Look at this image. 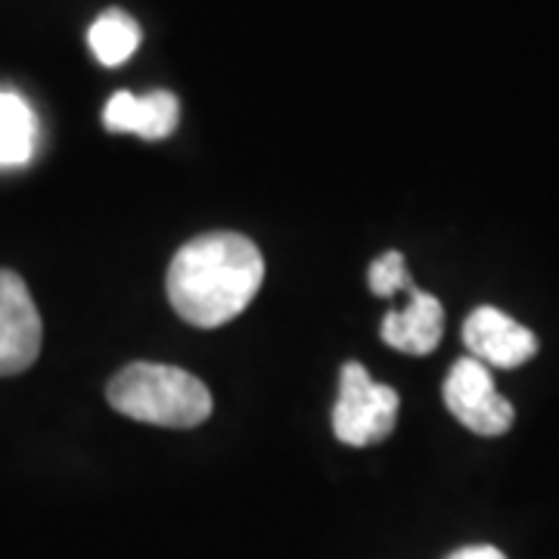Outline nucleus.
I'll return each instance as SVG.
<instances>
[{"label":"nucleus","mask_w":559,"mask_h":559,"mask_svg":"<svg viewBox=\"0 0 559 559\" xmlns=\"http://www.w3.org/2000/svg\"><path fill=\"white\" fill-rule=\"evenodd\" d=\"M261 283L264 259L259 246L234 230H215L180 246L165 286L180 318L215 330L249 308Z\"/></svg>","instance_id":"nucleus-1"},{"label":"nucleus","mask_w":559,"mask_h":559,"mask_svg":"<svg viewBox=\"0 0 559 559\" xmlns=\"http://www.w3.org/2000/svg\"><path fill=\"white\" fill-rule=\"evenodd\" d=\"M109 404L138 423L193 429L212 417V392L193 373L171 364H131L106 385Z\"/></svg>","instance_id":"nucleus-2"},{"label":"nucleus","mask_w":559,"mask_h":559,"mask_svg":"<svg viewBox=\"0 0 559 559\" xmlns=\"http://www.w3.org/2000/svg\"><path fill=\"white\" fill-rule=\"evenodd\" d=\"M399 423V392L370 380L367 367L348 360L340 373V401L333 407V432L348 448H370L392 436Z\"/></svg>","instance_id":"nucleus-3"},{"label":"nucleus","mask_w":559,"mask_h":559,"mask_svg":"<svg viewBox=\"0 0 559 559\" xmlns=\"http://www.w3.org/2000/svg\"><path fill=\"white\" fill-rule=\"evenodd\" d=\"M444 404L476 436H503L510 432L516 411L495 385L491 367L476 358H460L444 380Z\"/></svg>","instance_id":"nucleus-4"},{"label":"nucleus","mask_w":559,"mask_h":559,"mask_svg":"<svg viewBox=\"0 0 559 559\" xmlns=\"http://www.w3.org/2000/svg\"><path fill=\"white\" fill-rule=\"evenodd\" d=\"M40 314L25 280L0 271V377L28 370L40 352Z\"/></svg>","instance_id":"nucleus-5"},{"label":"nucleus","mask_w":559,"mask_h":559,"mask_svg":"<svg viewBox=\"0 0 559 559\" xmlns=\"http://www.w3.org/2000/svg\"><path fill=\"white\" fill-rule=\"evenodd\" d=\"M463 342L469 348V358L481 360L485 367H500V370L522 367L525 360L538 355L535 333L491 305H481L466 318Z\"/></svg>","instance_id":"nucleus-6"},{"label":"nucleus","mask_w":559,"mask_h":559,"mask_svg":"<svg viewBox=\"0 0 559 559\" xmlns=\"http://www.w3.org/2000/svg\"><path fill=\"white\" fill-rule=\"evenodd\" d=\"M380 336L385 345L404 355H429L439 348L444 336V308L436 296L423 293L417 286L407 289V305L399 311H389L382 318Z\"/></svg>","instance_id":"nucleus-7"},{"label":"nucleus","mask_w":559,"mask_h":559,"mask_svg":"<svg viewBox=\"0 0 559 559\" xmlns=\"http://www.w3.org/2000/svg\"><path fill=\"white\" fill-rule=\"evenodd\" d=\"M180 106L175 94L168 91H153L146 97H134L128 91L112 94L106 109H103V124L106 131L116 134H138L143 140L168 138L178 128Z\"/></svg>","instance_id":"nucleus-8"},{"label":"nucleus","mask_w":559,"mask_h":559,"mask_svg":"<svg viewBox=\"0 0 559 559\" xmlns=\"http://www.w3.org/2000/svg\"><path fill=\"white\" fill-rule=\"evenodd\" d=\"M38 124L20 94L0 91V165H25L35 153Z\"/></svg>","instance_id":"nucleus-9"},{"label":"nucleus","mask_w":559,"mask_h":559,"mask_svg":"<svg viewBox=\"0 0 559 559\" xmlns=\"http://www.w3.org/2000/svg\"><path fill=\"white\" fill-rule=\"evenodd\" d=\"M87 44L103 66H121L140 47V25L124 10H106L91 25Z\"/></svg>","instance_id":"nucleus-10"},{"label":"nucleus","mask_w":559,"mask_h":559,"mask_svg":"<svg viewBox=\"0 0 559 559\" xmlns=\"http://www.w3.org/2000/svg\"><path fill=\"white\" fill-rule=\"evenodd\" d=\"M367 280H370V293L380 296V299H395L399 293H407L414 286V280L407 274V264L395 249L382 252L380 259L370 264Z\"/></svg>","instance_id":"nucleus-11"},{"label":"nucleus","mask_w":559,"mask_h":559,"mask_svg":"<svg viewBox=\"0 0 559 559\" xmlns=\"http://www.w3.org/2000/svg\"><path fill=\"white\" fill-rule=\"evenodd\" d=\"M448 559H507L500 554L498 547H488V544H476V547H463L454 550Z\"/></svg>","instance_id":"nucleus-12"}]
</instances>
